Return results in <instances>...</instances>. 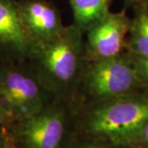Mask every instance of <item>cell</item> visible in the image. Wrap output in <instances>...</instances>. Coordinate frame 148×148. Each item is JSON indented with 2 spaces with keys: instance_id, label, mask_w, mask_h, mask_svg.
I'll list each match as a JSON object with an SVG mask.
<instances>
[{
  "instance_id": "obj_17",
  "label": "cell",
  "mask_w": 148,
  "mask_h": 148,
  "mask_svg": "<svg viewBox=\"0 0 148 148\" xmlns=\"http://www.w3.org/2000/svg\"><path fill=\"white\" fill-rule=\"evenodd\" d=\"M7 128H8V127L6 125L0 123V147L3 144L6 138H7V135H8Z\"/></svg>"
},
{
  "instance_id": "obj_12",
  "label": "cell",
  "mask_w": 148,
  "mask_h": 148,
  "mask_svg": "<svg viewBox=\"0 0 148 148\" xmlns=\"http://www.w3.org/2000/svg\"><path fill=\"white\" fill-rule=\"evenodd\" d=\"M136 69L140 79L142 80L145 87L148 89V58L132 56Z\"/></svg>"
},
{
  "instance_id": "obj_16",
  "label": "cell",
  "mask_w": 148,
  "mask_h": 148,
  "mask_svg": "<svg viewBox=\"0 0 148 148\" xmlns=\"http://www.w3.org/2000/svg\"><path fill=\"white\" fill-rule=\"evenodd\" d=\"M123 1L127 7H132L133 8H137L138 6L148 3V0H123Z\"/></svg>"
},
{
  "instance_id": "obj_2",
  "label": "cell",
  "mask_w": 148,
  "mask_h": 148,
  "mask_svg": "<svg viewBox=\"0 0 148 148\" xmlns=\"http://www.w3.org/2000/svg\"><path fill=\"white\" fill-rule=\"evenodd\" d=\"M147 121L148 89H143L94 103L85 118L84 129L95 140L126 148Z\"/></svg>"
},
{
  "instance_id": "obj_15",
  "label": "cell",
  "mask_w": 148,
  "mask_h": 148,
  "mask_svg": "<svg viewBox=\"0 0 148 148\" xmlns=\"http://www.w3.org/2000/svg\"><path fill=\"white\" fill-rule=\"evenodd\" d=\"M0 148H18V146L16 145V143L14 142V140L12 139L9 132H8V135H7L5 141Z\"/></svg>"
},
{
  "instance_id": "obj_7",
  "label": "cell",
  "mask_w": 148,
  "mask_h": 148,
  "mask_svg": "<svg viewBox=\"0 0 148 148\" xmlns=\"http://www.w3.org/2000/svg\"><path fill=\"white\" fill-rule=\"evenodd\" d=\"M16 2L22 26L32 45L48 41L64 31L60 12L52 3L47 0Z\"/></svg>"
},
{
  "instance_id": "obj_9",
  "label": "cell",
  "mask_w": 148,
  "mask_h": 148,
  "mask_svg": "<svg viewBox=\"0 0 148 148\" xmlns=\"http://www.w3.org/2000/svg\"><path fill=\"white\" fill-rule=\"evenodd\" d=\"M113 0H69L73 24L84 35L110 12Z\"/></svg>"
},
{
  "instance_id": "obj_5",
  "label": "cell",
  "mask_w": 148,
  "mask_h": 148,
  "mask_svg": "<svg viewBox=\"0 0 148 148\" xmlns=\"http://www.w3.org/2000/svg\"><path fill=\"white\" fill-rule=\"evenodd\" d=\"M65 100L53 98L36 114L14 122L9 132L22 148H61L68 127Z\"/></svg>"
},
{
  "instance_id": "obj_1",
  "label": "cell",
  "mask_w": 148,
  "mask_h": 148,
  "mask_svg": "<svg viewBox=\"0 0 148 148\" xmlns=\"http://www.w3.org/2000/svg\"><path fill=\"white\" fill-rule=\"evenodd\" d=\"M83 36L73 23L56 37L32 46L27 61L53 98L66 101L78 88L86 61Z\"/></svg>"
},
{
  "instance_id": "obj_13",
  "label": "cell",
  "mask_w": 148,
  "mask_h": 148,
  "mask_svg": "<svg viewBox=\"0 0 148 148\" xmlns=\"http://www.w3.org/2000/svg\"><path fill=\"white\" fill-rule=\"evenodd\" d=\"M78 148H110L109 145L101 141H92L90 143H86L81 145Z\"/></svg>"
},
{
  "instance_id": "obj_10",
  "label": "cell",
  "mask_w": 148,
  "mask_h": 148,
  "mask_svg": "<svg viewBox=\"0 0 148 148\" xmlns=\"http://www.w3.org/2000/svg\"><path fill=\"white\" fill-rule=\"evenodd\" d=\"M126 49L132 56L148 58V3L134 8Z\"/></svg>"
},
{
  "instance_id": "obj_14",
  "label": "cell",
  "mask_w": 148,
  "mask_h": 148,
  "mask_svg": "<svg viewBox=\"0 0 148 148\" xmlns=\"http://www.w3.org/2000/svg\"><path fill=\"white\" fill-rule=\"evenodd\" d=\"M0 123L6 126H9L12 123L10 117L5 110V109L3 108V106H2L1 101H0Z\"/></svg>"
},
{
  "instance_id": "obj_8",
  "label": "cell",
  "mask_w": 148,
  "mask_h": 148,
  "mask_svg": "<svg viewBox=\"0 0 148 148\" xmlns=\"http://www.w3.org/2000/svg\"><path fill=\"white\" fill-rule=\"evenodd\" d=\"M32 45L22 26L16 0H0V60L26 61Z\"/></svg>"
},
{
  "instance_id": "obj_4",
  "label": "cell",
  "mask_w": 148,
  "mask_h": 148,
  "mask_svg": "<svg viewBox=\"0 0 148 148\" xmlns=\"http://www.w3.org/2000/svg\"><path fill=\"white\" fill-rule=\"evenodd\" d=\"M78 87L94 103L147 89L127 52L113 58L86 61Z\"/></svg>"
},
{
  "instance_id": "obj_3",
  "label": "cell",
  "mask_w": 148,
  "mask_h": 148,
  "mask_svg": "<svg viewBox=\"0 0 148 148\" xmlns=\"http://www.w3.org/2000/svg\"><path fill=\"white\" fill-rule=\"evenodd\" d=\"M53 99L27 60H0V101L12 123L36 114Z\"/></svg>"
},
{
  "instance_id": "obj_6",
  "label": "cell",
  "mask_w": 148,
  "mask_h": 148,
  "mask_svg": "<svg viewBox=\"0 0 148 148\" xmlns=\"http://www.w3.org/2000/svg\"><path fill=\"white\" fill-rule=\"evenodd\" d=\"M131 18L125 10L110 12L86 33L85 57L86 61L113 58L124 53Z\"/></svg>"
},
{
  "instance_id": "obj_11",
  "label": "cell",
  "mask_w": 148,
  "mask_h": 148,
  "mask_svg": "<svg viewBox=\"0 0 148 148\" xmlns=\"http://www.w3.org/2000/svg\"><path fill=\"white\" fill-rule=\"evenodd\" d=\"M126 148H148V121L135 133Z\"/></svg>"
}]
</instances>
